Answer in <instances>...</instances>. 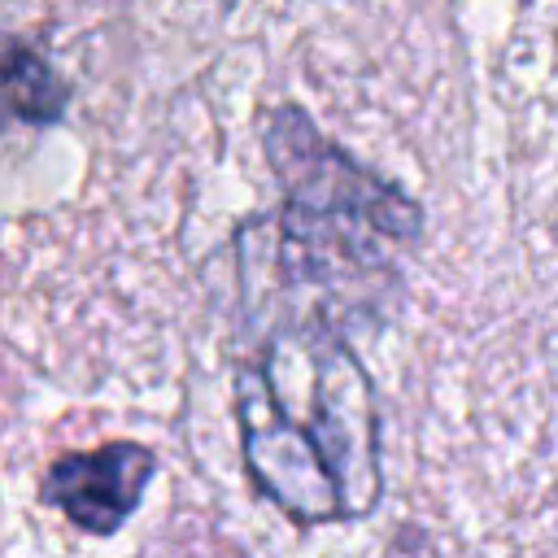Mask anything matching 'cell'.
<instances>
[{"label": "cell", "instance_id": "cell-2", "mask_svg": "<svg viewBox=\"0 0 558 558\" xmlns=\"http://www.w3.org/2000/svg\"><path fill=\"white\" fill-rule=\"evenodd\" d=\"M266 157L283 205L240 231V270L253 292L296 296L288 323H327L371 301L418 240V205L336 148L301 109L266 118Z\"/></svg>", "mask_w": 558, "mask_h": 558}, {"label": "cell", "instance_id": "cell-4", "mask_svg": "<svg viewBox=\"0 0 558 558\" xmlns=\"http://www.w3.org/2000/svg\"><path fill=\"white\" fill-rule=\"evenodd\" d=\"M4 83H9V109L22 122H57L65 113V87L61 78L22 44H13L9 65H4Z\"/></svg>", "mask_w": 558, "mask_h": 558}, {"label": "cell", "instance_id": "cell-1", "mask_svg": "<svg viewBox=\"0 0 558 558\" xmlns=\"http://www.w3.org/2000/svg\"><path fill=\"white\" fill-rule=\"evenodd\" d=\"M235 423L253 488L296 523H340L384 493L375 392L327 323H279L235 375Z\"/></svg>", "mask_w": 558, "mask_h": 558}, {"label": "cell", "instance_id": "cell-3", "mask_svg": "<svg viewBox=\"0 0 558 558\" xmlns=\"http://www.w3.org/2000/svg\"><path fill=\"white\" fill-rule=\"evenodd\" d=\"M153 480V453L135 440H109L100 449L65 453L44 475V501L92 536L118 532Z\"/></svg>", "mask_w": 558, "mask_h": 558}]
</instances>
